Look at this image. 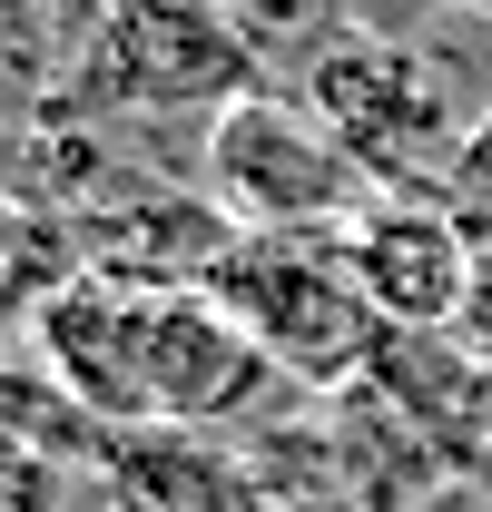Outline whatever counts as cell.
<instances>
[{
    "mask_svg": "<svg viewBox=\"0 0 492 512\" xmlns=\"http://www.w3.org/2000/svg\"><path fill=\"white\" fill-rule=\"evenodd\" d=\"M443 79H453V69L424 60V40L355 20L286 99H306L315 119L355 148V168H365L384 197H443L453 168H463V138L483 128V109H463Z\"/></svg>",
    "mask_w": 492,
    "mask_h": 512,
    "instance_id": "6da1fadb",
    "label": "cell"
},
{
    "mask_svg": "<svg viewBox=\"0 0 492 512\" xmlns=\"http://www.w3.org/2000/svg\"><path fill=\"white\" fill-rule=\"evenodd\" d=\"M266 89V69L246 50L237 10H197V0H119L89 20L79 69H69L50 119H227L237 99Z\"/></svg>",
    "mask_w": 492,
    "mask_h": 512,
    "instance_id": "7a4b0ae2",
    "label": "cell"
},
{
    "mask_svg": "<svg viewBox=\"0 0 492 512\" xmlns=\"http://www.w3.org/2000/svg\"><path fill=\"white\" fill-rule=\"evenodd\" d=\"M207 296L246 325V345L296 394H355L384 355V325L355 296L345 237H246Z\"/></svg>",
    "mask_w": 492,
    "mask_h": 512,
    "instance_id": "3957f363",
    "label": "cell"
},
{
    "mask_svg": "<svg viewBox=\"0 0 492 512\" xmlns=\"http://www.w3.org/2000/svg\"><path fill=\"white\" fill-rule=\"evenodd\" d=\"M207 197L246 237H345L384 188L355 168V148L306 99L256 89L227 119H207Z\"/></svg>",
    "mask_w": 492,
    "mask_h": 512,
    "instance_id": "277c9868",
    "label": "cell"
},
{
    "mask_svg": "<svg viewBox=\"0 0 492 512\" xmlns=\"http://www.w3.org/2000/svg\"><path fill=\"white\" fill-rule=\"evenodd\" d=\"M296 384L276 375L217 296H148V434H266Z\"/></svg>",
    "mask_w": 492,
    "mask_h": 512,
    "instance_id": "5b68a950",
    "label": "cell"
},
{
    "mask_svg": "<svg viewBox=\"0 0 492 512\" xmlns=\"http://www.w3.org/2000/svg\"><path fill=\"white\" fill-rule=\"evenodd\" d=\"M473 256H483V227L453 197H374L345 227L355 296L374 306L384 335H453L473 296Z\"/></svg>",
    "mask_w": 492,
    "mask_h": 512,
    "instance_id": "8992f818",
    "label": "cell"
},
{
    "mask_svg": "<svg viewBox=\"0 0 492 512\" xmlns=\"http://www.w3.org/2000/svg\"><path fill=\"white\" fill-rule=\"evenodd\" d=\"M30 355L40 375L60 384L79 414H99L109 434H148V296L99 286V276H69L60 296L30 316Z\"/></svg>",
    "mask_w": 492,
    "mask_h": 512,
    "instance_id": "52a82bcc",
    "label": "cell"
},
{
    "mask_svg": "<svg viewBox=\"0 0 492 512\" xmlns=\"http://www.w3.org/2000/svg\"><path fill=\"white\" fill-rule=\"evenodd\" d=\"M69 483L79 473H60V463H40V453L0 444V512H69Z\"/></svg>",
    "mask_w": 492,
    "mask_h": 512,
    "instance_id": "ba28073f",
    "label": "cell"
},
{
    "mask_svg": "<svg viewBox=\"0 0 492 512\" xmlns=\"http://www.w3.org/2000/svg\"><path fill=\"white\" fill-rule=\"evenodd\" d=\"M443 197H453L473 227H492V99H483V128L463 138V168H453V188H443Z\"/></svg>",
    "mask_w": 492,
    "mask_h": 512,
    "instance_id": "9c48e42d",
    "label": "cell"
},
{
    "mask_svg": "<svg viewBox=\"0 0 492 512\" xmlns=\"http://www.w3.org/2000/svg\"><path fill=\"white\" fill-rule=\"evenodd\" d=\"M453 345H463V355L492 375V227H483V256H473V296H463V325H453Z\"/></svg>",
    "mask_w": 492,
    "mask_h": 512,
    "instance_id": "30bf717a",
    "label": "cell"
}]
</instances>
